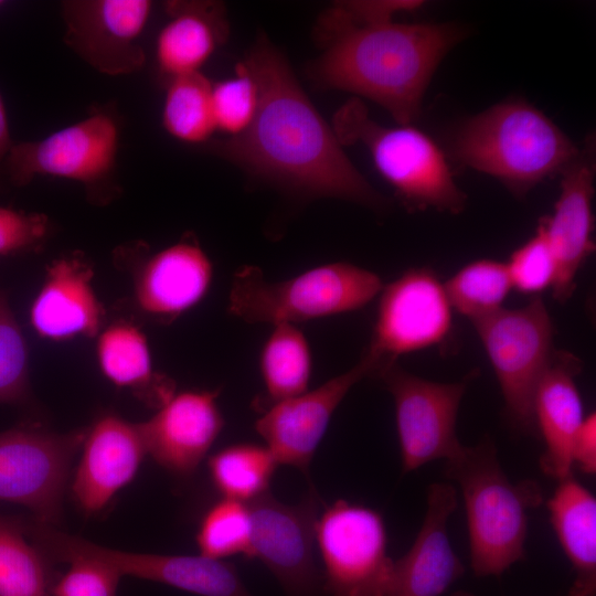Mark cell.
Masks as SVG:
<instances>
[{"mask_svg":"<svg viewBox=\"0 0 596 596\" xmlns=\"http://www.w3.org/2000/svg\"><path fill=\"white\" fill-rule=\"evenodd\" d=\"M243 64L258 88L255 117L243 134L212 143V152L300 192L381 209L384 199L345 156L280 52L259 40Z\"/></svg>","mask_w":596,"mask_h":596,"instance_id":"1","label":"cell"},{"mask_svg":"<svg viewBox=\"0 0 596 596\" xmlns=\"http://www.w3.org/2000/svg\"><path fill=\"white\" fill-rule=\"evenodd\" d=\"M467 30L458 23L394 21L348 31L311 66L323 87L368 98L398 125L419 116L425 92L444 57Z\"/></svg>","mask_w":596,"mask_h":596,"instance_id":"2","label":"cell"},{"mask_svg":"<svg viewBox=\"0 0 596 596\" xmlns=\"http://www.w3.org/2000/svg\"><path fill=\"white\" fill-rule=\"evenodd\" d=\"M450 145L460 163L496 178L518 198L561 174L581 150L541 110L521 99L466 119Z\"/></svg>","mask_w":596,"mask_h":596,"instance_id":"3","label":"cell"},{"mask_svg":"<svg viewBox=\"0 0 596 596\" xmlns=\"http://www.w3.org/2000/svg\"><path fill=\"white\" fill-rule=\"evenodd\" d=\"M445 475L461 491L475 575L500 576L523 560L529 511L543 502L540 485L531 479L512 482L488 437L464 445L446 460Z\"/></svg>","mask_w":596,"mask_h":596,"instance_id":"4","label":"cell"},{"mask_svg":"<svg viewBox=\"0 0 596 596\" xmlns=\"http://www.w3.org/2000/svg\"><path fill=\"white\" fill-rule=\"evenodd\" d=\"M332 129L341 145L360 143L369 150L406 209L458 214L466 207L467 196L456 184L445 155L423 131L411 125L376 123L358 97L338 109Z\"/></svg>","mask_w":596,"mask_h":596,"instance_id":"5","label":"cell"},{"mask_svg":"<svg viewBox=\"0 0 596 596\" xmlns=\"http://www.w3.org/2000/svg\"><path fill=\"white\" fill-rule=\"evenodd\" d=\"M121 129L117 105L107 103L42 139L14 141L4 162L6 184L21 188L38 177L66 179L81 184L93 204L106 205L121 192Z\"/></svg>","mask_w":596,"mask_h":596,"instance_id":"6","label":"cell"},{"mask_svg":"<svg viewBox=\"0 0 596 596\" xmlns=\"http://www.w3.org/2000/svg\"><path fill=\"white\" fill-rule=\"evenodd\" d=\"M382 288L375 273L347 262L321 265L279 281H270L260 268L245 265L234 274L227 309L247 323L296 326L361 309Z\"/></svg>","mask_w":596,"mask_h":596,"instance_id":"7","label":"cell"},{"mask_svg":"<svg viewBox=\"0 0 596 596\" xmlns=\"http://www.w3.org/2000/svg\"><path fill=\"white\" fill-rule=\"evenodd\" d=\"M492 364L511 426L535 430L533 402L553 354V322L540 298L472 322Z\"/></svg>","mask_w":596,"mask_h":596,"instance_id":"8","label":"cell"},{"mask_svg":"<svg viewBox=\"0 0 596 596\" xmlns=\"http://www.w3.org/2000/svg\"><path fill=\"white\" fill-rule=\"evenodd\" d=\"M316 549L326 596H389L394 561L376 510L334 501L318 515Z\"/></svg>","mask_w":596,"mask_h":596,"instance_id":"9","label":"cell"},{"mask_svg":"<svg viewBox=\"0 0 596 596\" xmlns=\"http://www.w3.org/2000/svg\"><path fill=\"white\" fill-rule=\"evenodd\" d=\"M33 543L49 560L66 563L88 558L132 576L171 586L198 596H253L237 570L224 562L198 555L135 553L102 546L79 536L33 521L25 526Z\"/></svg>","mask_w":596,"mask_h":596,"instance_id":"10","label":"cell"},{"mask_svg":"<svg viewBox=\"0 0 596 596\" xmlns=\"http://www.w3.org/2000/svg\"><path fill=\"white\" fill-rule=\"evenodd\" d=\"M84 435L85 429L55 433L32 424L0 432V502L25 507L35 521L55 525Z\"/></svg>","mask_w":596,"mask_h":596,"instance_id":"11","label":"cell"},{"mask_svg":"<svg viewBox=\"0 0 596 596\" xmlns=\"http://www.w3.org/2000/svg\"><path fill=\"white\" fill-rule=\"evenodd\" d=\"M394 400L403 472L437 460H448L462 448L456 434L461 398L470 377L444 383L419 377L397 361L374 375Z\"/></svg>","mask_w":596,"mask_h":596,"instance_id":"12","label":"cell"},{"mask_svg":"<svg viewBox=\"0 0 596 596\" xmlns=\"http://www.w3.org/2000/svg\"><path fill=\"white\" fill-rule=\"evenodd\" d=\"M373 333L364 356L374 368L402 354L441 343L451 331V306L444 284L427 268H413L383 286Z\"/></svg>","mask_w":596,"mask_h":596,"instance_id":"13","label":"cell"},{"mask_svg":"<svg viewBox=\"0 0 596 596\" xmlns=\"http://www.w3.org/2000/svg\"><path fill=\"white\" fill-rule=\"evenodd\" d=\"M320 498L312 486L298 503L269 492L248 503L252 558H258L287 596H318L322 588L316 561V524Z\"/></svg>","mask_w":596,"mask_h":596,"instance_id":"14","label":"cell"},{"mask_svg":"<svg viewBox=\"0 0 596 596\" xmlns=\"http://www.w3.org/2000/svg\"><path fill=\"white\" fill-rule=\"evenodd\" d=\"M63 41L81 60L109 76L129 75L145 64L140 43L149 0H66L60 4Z\"/></svg>","mask_w":596,"mask_h":596,"instance_id":"15","label":"cell"},{"mask_svg":"<svg viewBox=\"0 0 596 596\" xmlns=\"http://www.w3.org/2000/svg\"><path fill=\"white\" fill-rule=\"evenodd\" d=\"M370 361H360L313 390L260 409L255 428L277 462L309 475V467L331 418L349 391L373 376Z\"/></svg>","mask_w":596,"mask_h":596,"instance_id":"16","label":"cell"},{"mask_svg":"<svg viewBox=\"0 0 596 596\" xmlns=\"http://www.w3.org/2000/svg\"><path fill=\"white\" fill-rule=\"evenodd\" d=\"M71 491L86 515L102 512L137 476L148 455L139 423L104 413L85 429Z\"/></svg>","mask_w":596,"mask_h":596,"instance_id":"17","label":"cell"},{"mask_svg":"<svg viewBox=\"0 0 596 596\" xmlns=\"http://www.w3.org/2000/svg\"><path fill=\"white\" fill-rule=\"evenodd\" d=\"M219 395L220 390L175 392L139 423L147 454L174 476H192L224 426Z\"/></svg>","mask_w":596,"mask_h":596,"instance_id":"18","label":"cell"},{"mask_svg":"<svg viewBox=\"0 0 596 596\" xmlns=\"http://www.w3.org/2000/svg\"><path fill=\"white\" fill-rule=\"evenodd\" d=\"M594 159V145L589 142L561 173V192L554 212L539 223L555 258L556 273L551 289L553 298L561 304L572 297L577 273L595 246L592 240Z\"/></svg>","mask_w":596,"mask_h":596,"instance_id":"19","label":"cell"},{"mask_svg":"<svg viewBox=\"0 0 596 596\" xmlns=\"http://www.w3.org/2000/svg\"><path fill=\"white\" fill-rule=\"evenodd\" d=\"M426 502L413 544L394 561L389 596H441L465 573L447 529L457 507L456 488L434 482L427 489Z\"/></svg>","mask_w":596,"mask_h":596,"instance_id":"20","label":"cell"},{"mask_svg":"<svg viewBox=\"0 0 596 596\" xmlns=\"http://www.w3.org/2000/svg\"><path fill=\"white\" fill-rule=\"evenodd\" d=\"M212 263L192 235L142 257L135 275L134 297L145 315L171 322L206 295Z\"/></svg>","mask_w":596,"mask_h":596,"instance_id":"21","label":"cell"},{"mask_svg":"<svg viewBox=\"0 0 596 596\" xmlns=\"http://www.w3.org/2000/svg\"><path fill=\"white\" fill-rule=\"evenodd\" d=\"M89 263L77 254L54 259L30 309V322L42 338L65 341L99 333L104 308Z\"/></svg>","mask_w":596,"mask_h":596,"instance_id":"22","label":"cell"},{"mask_svg":"<svg viewBox=\"0 0 596 596\" xmlns=\"http://www.w3.org/2000/svg\"><path fill=\"white\" fill-rule=\"evenodd\" d=\"M582 365L573 353L554 350L534 395L535 429L544 443L540 466L557 481L573 476L574 440L585 418L576 384Z\"/></svg>","mask_w":596,"mask_h":596,"instance_id":"23","label":"cell"},{"mask_svg":"<svg viewBox=\"0 0 596 596\" xmlns=\"http://www.w3.org/2000/svg\"><path fill=\"white\" fill-rule=\"evenodd\" d=\"M168 21L158 33L156 62L170 79L201 72V67L226 40L222 7L210 1H168Z\"/></svg>","mask_w":596,"mask_h":596,"instance_id":"24","label":"cell"},{"mask_svg":"<svg viewBox=\"0 0 596 596\" xmlns=\"http://www.w3.org/2000/svg\"><path fill=\"white\" fill-rule=\"evenodd\" d=\"M96 354L103 375L159 408L175 393L172 379L155 371L147 337L135 324L116 321L99 332Z\"/></svg>","mask_w":596,"mask_h":596,"instance_id":"25","label":"cell"},{"mask_svg":"<svg viewBox=\"0 0 596 596\" xmlns=\"http://www.w3.org/2000/svg\"><path fill=\"white\" fill-rule=\"evenodd\" d=\"M546 505L574 583L596 593V499L573 476L558 481Z\"/></svg>","mask_w":596,"mask_h":596,"instance_id":"26","label":"cell"},{"mask_svg":"<svg viewBox=\"0 0 596 596\" xmlns=\"http://www.w3.org/2000/svg\"><path fill=\"white\" fill-rule=\"evenodd\" d=\"M265 396L256 403L266 406L295 397L309 390L311 351L301 330L295 324L273 326L259 359Z\"/></svg>","mask_w":596,"mask_h":596,"instance_id":"27","label":"cell"},{"mask_svg":"<svg viewBox=\"0 0 596 596\" xmlns=\"http://www.w3.org/2000/svg\"><path fill=\"white\" fill-rule=\"evenodd\" d=\"M279 464L265 446L236 443L207 459L210 479L222 498L251 503L269 492Z\"/></svg>","mask_w":596,"mask_h":596,"instance_id":"28","label":"cell"},{"mask_svg":"<svg viewBox=\"0 0 596 596\" xmlns=\"http://www.w3.org/2000/svg\"><path fill=\"white\" fill-rule=\"evenodd\" d=\"M213 84L201 72L167 79L162 106V126L173 138L202 143L216 130Z\"/></svg>","mask_w":596,"mask_h":596,"instance_id":"29","label":"cell"},{"mask_svg":"<svg viewBox=\"0 0 596 596\" xmlns=\"http://www.w3.org/2000/svg\"><path fill=\"white\" fill-rule=\"evenodd\" d=\"M23 526L0 517V596H47V558L25 538Z\"/></svg>","mask_w":596,"mask_h":596,"instance_id":"30","label":"cell"},{"mask_svg":"<svg viewBox=\"0 0 596 596\" xmlns=\"http://www.w3.org/2000/svg\"><path fill=\"white\" fill-rule=\"evenodd\" d=\"M444 288L453 309L472 322L503 308L511 279L504 263L475 260L458 270Z\"/></svg>","mask_w":596,"mask_h":596,"instance_id":"31","label":"cell"},{"mask_svg":"<svg viewBox=\"0 0 596 596\" xmlns=\"http://www.w3.org/2000/svg\"><path fill=\"white\" fill-rule=\"evenodd\" d=\"M199 554L217 561L252 558V514L248 503L221 498L203 514L195 535Z\"/></svg>","mask_w":596,"mask_h":596,"instance_id":"32","label":"cell"},{"mask_svg":"<svg viewBox=\"0 0 596 596\" xmlns=\"http://www.w3.org/2000/svg\"><path fill=\"white\" fill-rule=\"evenodd\" d=\"M30 394L26 342L0 290V403L21 405L29 402Z\"/></svg>","mask_w":596,"mask_h":596,"instance_id":"33","label":"cell"},{"mask_svg":"<svg viewBox=\"0 0 596 596\" xmlns=\"http://www.w3.org/2000/svg\"><path fill=\"white\" fill-rule=\"evenodd\" d=\"M424 6L419 0L341 1L320 18L317 33L329 44L341 34L369 25L393 21L398 12L415 11Z\"/></svg>","mask_w":596,"mask_h":596,"instance_id":"34","label":"cell"},{"mask_svg":"<svg viewBox=\"0 0 596 596\" xmlns=\"http://www.w3.org/2000/svg\"><path fill=\"white\" fill-rule=\"evenodd\" d=\"M213 110L216 129L231 137L243 134L252 124L258 104V88L244 64L236 75L213 84Z\"/></svg>","mask_w":596,"mask_h":596,"instance_id":"35","label":"cell"},{"mask_svg":"<svg viewBox=\"0 0 596 596\" xmlns=\"http://www.w3.org/2000/svg\"><path fill=\"white\" fill-rule=\"evenodd\" d=\"M505 265L512 288L520 292L536 294L553 285L556 263L539 226L535 235L515 249Z\"/></svg>","mask_w":596,"mask_h":596,"instance_id":"36","label":"cell"},{"mask_svg":"<svg viewBox=\"0 0 596 596\" xmlns=\"http://www.w3.org/2000/svg\"><path fill=\"white\" fill-rule=\"evenodd\" d=\"M66 563L67 571L51 585V596H117L121 576L111 567L88 558Z\"/></svg>","mask_w":596,"mask_h":596,"instance_id":"37","label":"cell"},{"mask_svg":"<svg viewBox=\"0 0 596 596\" xmlns=\"http://www.w3.org/2000/svg\"><path fill=\"white\" fill-rule=\"evenodd\" d=\"M50 228V220L42 213L0 206V256L40 248Z\"/></svg>","mask_w":596,"mask_h":596,"instance_id":"38","label":"cell"},{"mask_svg":"<svg viewBox=\"0 0 596 596\" xmlns=\"http://www.w3.org/2000/svg\"><path fill=\"white\" fill-rule=\"evenodd\" d=\"M573 466L586 475L596 472V415L590 413L575 437L573 446Z\"/></svg>","mask_w":596,"mask_h":596,"instance_id":"39","label":"cell"},{"mask_svg":"<svg viewBox=\"0 0 596 596\" xmlns=\"http://www.w3.org/2000/svg\"><path fill=\"white\" fill-rule=\"evenodd\" d=\"M13 142L14 140L10 134L6 105L0 93V189H3L7 185L3 168Z\"/></svg>","mask_w":596,"mask_h":596,"instance_id":"40","label":"cell"},{"mask_svg":"<svg viewBox=\"0 0 596 596\" xmlns=\"http://www.w3.org/2000/svg\"><path fill=\"white\" fill-rule=\"evenodd\" d=\"M566 596H595L592 592L585 587L573 583Z\"/></svg>","mask_w":596,"mask_h":596,"instance_id":"41","label":"cell"},{"mask_svg":"<svg viewBox=\"0 0 596 596\" xmlns=\"http://www.w3.org/2000/svg\"><path fill=\"white\" fill-rule=\"evenodd\" d=\"M453 596H475V595L466 590H459V592L454 593Z\"/></svg>","mask_w":596,"mask_h":596,"instance_id":"42","label":"cell"},{"mask_svg":"<svg viewBox=\"0 0 596 596\" xmlns=\"http://www.w3.org/2000/svg\"><path fill=\"white\" fill-rule=\"evenodd\" d=\"M4 4V1L0 0V8Z\"/></svg>","mask_w":596,"mask_h":596,"instance_id":"43","label":"cell"}]
</instances>
